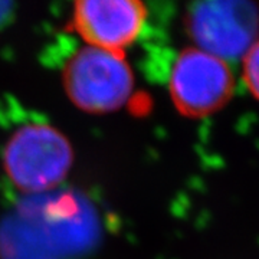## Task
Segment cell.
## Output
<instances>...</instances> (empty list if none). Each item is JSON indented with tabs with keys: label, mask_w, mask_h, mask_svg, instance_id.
<instances>
[{
	"label": "cell",
	"mask_w": 259,
	"mask_h": 259,
	"mask_svg": "<svg viewBox=\"0 0 259 259\" xmlns=\"http://www.w3.org/2000/svg\"><path fill=\"white\" fill-rule=\"evenodd\" d=\"M74 164L69 140L55 127L32 122L18 128L3 151L6 176L23 193H44L62 183Z\"/></svg>",
	"instance_id": "obj_1"
},
{
	"label": "cell",
	"mask_w": 259,
	"mask_h": 259,
	"mask_svg": "<svg viewBox=\"0 0 259 259\" xmlns=\"http://www.w3.org/2000/svg\"><path fill=\"white\" fill-rule=\"evenodd\" d=\"M235 78L229 65L197 48L182 51L168 75V93L177 111L203 118L231 100Z\"/></svg>",
	"instance_id": "obj_4"
},
{
	"label": "cell",
	"mask_w": 259,
	"mask_h": 259,
	"mask_svg": "<svg viewBox=\"0 0 259 259\" xmlns=\"http://www.w3.org/2000/svg\"><path fill=\"white\" fill-rule=\"evenodd\" d=\"M242 75L250 94L259 101V39L243 56Z\"/></svg>",
	"instance_id": "obj_6"
},
{
	"label": "cell",
	"mask_w": 259,
	"mask_h": 259,
	"mask_svg": "<svg viewBox=\"0 0 259 259\" xmlns=\"http://www.w3.org/2000/svg\"><path fill=\"white\" fill-rule=\"evenodd\" d=\"M146 20V5L137 0H82L74 3L71 28L87 47L124 54L140 37Z\"/></svg>",
	"instance_id": "obj_5"
},
{
	"label": "cell",
	"mask_w": 259,
	"mask_h": 259,
	"mask_svg": "<svg viewBox=\"0 0 259 259\" xmlns=\"http://www.w3.org/2000/svg\"><path fill=\"white\" fill-rule=\"evenodd\" d=\"M64 88L79 110L108 114L131 101L136 78L125 54L83 47L65 64Z\"/></svg>",
	"instance_id": "obj_2"
},
{
	"label": "cell",
	"mask_w": 259,
	"mask_h": 259,
	"mask_svg": "<svg viewBox=\"0 0 259 259\" xmlns=\"http://www.w3.org/2000/svg\"><path fill=\"white\" fill-rule=\"evenodd\" d=\"M186 26L197 49L225 62L243 58L259 39V6L243 0L196 3Z\"/></svg>",
	"instance_id": "obj_3"
}]
</instances>
